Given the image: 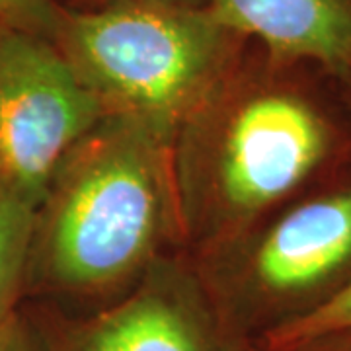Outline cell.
Returning <instances> with one entry per match:
<instances>
[{
  "label": "cell",
  "mask_w": 351,
  "mask_h": 351,
  "mask_svg": "<svg viewBox=\"0 0 351 351\" xmlns=\"http://www.w3.org/2000/svg\"><path fill=\"white\" fill-rule=\"evenodd\" d=\"M207 8L274 61L316 64L346 82L351 78V0H207Z\"/></svg>",
  "instance_id": "7"
},
{
  "label": "cell",
  "mask_w": 351,
  "mask_h": 351,
  "mask_svg": "<svg viewBox=\"0 0 351 351\" xmlns=\"http://www.w3.org/2000/svg\"><path fill=\"white\" fill-rule=\"evenodd\" d=\"M32 314L47 351H230L184 254L160 260L127 295L86 316Z\"/></svg>",
  "instance_id": "6"
},
{
  "label": "cell",
  "mask_w": 351,
  "mask_h": 351,
  "mask_svg": "<svg viewBox=\"0 0 351 351\" xmlns=\"http://www.w3.org/2000/svg\"><path fill=\"white\" fill-rule=\"evenodd\" d=\"M306 346L351 348V281L313 311L269 330L244 350L291 351Z\"/></svg>",
  "instance_id": "9"
},
{
  "label": "cell",
  "mask_w": 351,
  "mask_h": 351,
  "mask_svg": "<svg viewBox=\"0 0 351 351\" xmlns=\"http://www.w3.org/2000/svg\"><path fill=\"white\" fill-rule=\"evenodd\" d=\"M172 145L143 119L106 113L64 154L36 211L25 293L101 308L184 254Z\"/></svg>",
  "instance_id": "1"
},
{
  "label": "cell",
  "mask_w": 351,
  "mask_h": 351,
  "mask_svg": "<svg viewBox=\"0 0 351 351\" xmlns=\"http://www.w3.org/2000/svg\"><path fill=\"white\" fill-rule=\"evenodd\" d=\"M242 351H258V350H242ZM291 351H351L348 346H306V348H299V350Z\"/></svg>",
  "instance_id": "13"
},
{
  "label": "cell",
  "mask_w": 351,
  "mask_h": 351,
  "mask_svg": "<svg viewBox=\"0 0 351 351\" xmlns=\"http://www.w3.org/2000/svg\"><path fill=\"white\" fill-rule=\"evenodd\" d=\"M63 8L55 0H0V27L55 38Z\"/></svg>",
  "instance_id": "10"
},
{
  "label": "cell",
  "mask_w": 351,
  "mask_h": 351,
  "mask_svg": "<svg viewBox=\"0 0 351 351\" xmlns=\"http://www.w3.org/2000/svg\"><path fill=\"white\" fill-rule=\"evenodd\" d=\"M104 115L51 39L0 27V188L38 209L64 154Z\"/></svg>",
  "instance_id": "5"
},
{
  "label": "cell",
  "mask_w": 351,
  "mask_h": 351,
  "mask_svg": "<svg viewBox=\"0 0 351 351\" xmlns=\"http://www.w3.org/2000/svg\"><path fill=\"white\" fill-rule=\"evenodd\" d=\"M36 211L34 205L0 188V326L20 308L25 293Z\"/></svg>",
  "instance_id": "8"
},
{
  "label": "cell",
  "mask_w": 351,
  "mask_h": 351,
  "mask_svg": "<svg viewBox=\"0 0 351 351\" xmlns=\"http://www.w3.org/2000/svg\"><path fill=\"white\" fill-rule=\"evenodd\" d=\"M184 256L239 239L351 160V133L313 88L234 64L172 145Z\"/></svg>",
  "instance_id": "2"
},
{
  "label": "cell",
  "mask_w": 351,
  "mask_h": 351,
  "mask_svg": "<svg viewBox=\"0 0 351 351\" xmlns=\"http://www.w3.org/2000/svg\"><path fill=\"white\" fill-rule=\"evenodd\" d=\"M106 4H166V6L207 8V0H100V6H106Z\"/></svg>",
  "instance_id": "12"
},
{
  "label": "cell",
  "mask_w": 351,
  "mask_h": 351,
  "mask_svg": "<svg viewBox=\"0 0 351 351\" xmlns=\"http://www.w3.org/2000/svg\"><path fill=\"white\" fill-rule=\"evenodd\" d=\"M348 84H350V88H351V78H350V80H348Z\"/></svg>",
  "instance_id": "14"
},
{
  "label": "cell",
  "mask_w": 351,
  "mask_h": 351,
  "mask_svg": "<svg viewBox=\"0 0 351 351\" xmlns=\"http://www.w3.org/2000/svg\"><path fill=\"white\" fill-rule=\"evenodd\" d=\"M0 351H47L34 314L20 306L0 326Z\"/></svg>",
  "instance_id": "11"
},
{
  "label": "cell",
  "mask_w": 351,
  "mask_h": 351,
  "mask_svg": "<svg viewBox=\"0 0 351 351\" xmlns=\"http://www.w3.org/2000/svg\"><path fill=\"white\" fill-rule=\"evenodd\" d=\"M188 262L230 351L313 311L351 281V160Z\"/></svg>",
  "instance_id": "3"
},
{
  "label": "cell",
  "mask_w": 351,
  "mask_h": 351,
  "mask_svg": "<svg viewBox=\"0 0 351 351\" xmlns=\"http://www.w3.org/2000/svg\"><path fill=\"white\" fill-rule=\"evenodd\" d=\"M237 39L209 8L106 4L63 10L53 43L104 112L137 117L176 137L237 64Z\"/></svg>",
  "instance_id": "4"
}]
</instances>
